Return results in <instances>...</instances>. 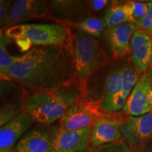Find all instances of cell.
I'll list each match as a JSON object with an SVG mask.
<instances>
[{
    "mask_svg": "<svg viewBox=\"0 0 152 152\" xmlns=\"http://www.w3.org/2000/svg\"><path fill=\"white\" fill-rule=\"evenodd\" d=\"M122 75L123 87V94L125 97L128 99L134 86L139 81V74L137 71L132 66H124L120 68Z\"/></svg>",
    "mask_w": 152,
    "mask_h": 152,
    "instance_id": "cell-21",
    "label": "cell"
},
{
    "mask_svg": "<svg viewBox=\"0 0 152 152\" xmlns=\"http://www.w3.org/2000/svg\"><path fill=\"white\" fill-rule=\"evenodd\" d=\"M149 150H150V151L152 152V141L150 142V144H149Z\"/></svg>",
    "mask_w": 152,
    "mask_h": 152,
    "instance_id": "cell-33",
    "label": "cell"
},
{
    "mask_svg": "<svg viewBox=\"0 0 152 152\" xmlns=\"http://www.w3.org/2000/svg\"><path fill=\"white\" fill-rule=\"evenodd\" d=\"M23 111V99L14 97L0 104V128Z\"/></svg>",
    "mask_w": 152,
    "mask_h": 152,
    "instance_id": "cell-17",
    "label": "cell"
},
{
    "mask_svg": "<svg viewBox=\"0 0 152 152\" xmlns=\"http://www.w3.org/2000/svg\"><path fill=\"white\" fill-rule=\"evenodd\" d=\"M123 78L120 68H113L106 75L103 98L123 92Z\"/></svg>",
    "mask_w": 152,
    "mask_h": 152,
    "instance_id": "cell-19",
    "label": "cell"
},
{
    "mask_svg": "<svg viewBox=\"0 0 152 152\" xmlns=\"http://www.w3.org/2000/svg\"><path fill=\"white\" fill-rule=\"evenodd\" d=\"M5 75L29 92L56 89L75 78L73 45L33 47Z\"/></svg>",
    "mask_w": 152,
    "mask_h": 152,
    "instance_id": "cell-1",
    "label": "cell"
},
{
    "mask_svg": "<svg viewBox=\"0 0 152 152\" xmlns=\"http://www.w3.org/2000/svg\"><path fill=\"white\" fill-rule=\"evenodd\" d=\"M73 52L75 77L87 94L89 80L103 65L105 56L97 38L80 31L73 33Z\"/></svg>",
    "mask_w": 152,
    "mask_h": 152,
    "instance_id": "cell-3",
    "label": "cell"
},
{
    "mask_svg": "<svg viewBox=\"0 0 152 152\" xmlns=\"http://www.w3.org/2000/svg\"><path fill=\"white\" fill-rule=\"evenodd\" d=\"M121 132L123 140L132 147L147 142L152 137V112L123 119Z\"/></svg>",
    "mask_w": 152,
    "mask_h": 152,
    "instance_id": "cell-9",
    "label": "cell"
},
{
    "mask_svg": "<svg viewBox=\"0 0 152 152\" xmlns=\"http://www.w3.org/2000/svg\"><path fill=\"white\" fill-rule=\"evenodd\" d=\"M51 17L64 23H77L84 20L91 9L87 1L76 0H52Z\"/></svg>",
    "mask_w": 152,
    "mask_h": 152,
    "instance_id": "cell-12",
    "label": "cell"
},
{
    "mask_svg": "<svg viewBox=\"0 0 152 152\" xmlns=\"http://www.w3.org/2000/svg\"><path fill=\"white\" fill-rule=\"evenodd\" d=\"M131 61L138 71H147L152 64V42L132 51Z\"/></svg>",
    "mask_w": 152,
    "mask_h": 152,
    "instance_id": "cell-18",
    "label": "cell"
},
{
    "mask_svg": "<svg viewBox=\"0 0 152 152\" xmlns=\"http://www.w3.org/2000/svg\"><path fill=\"white\" fill-rule=\"evenodd\" d=\"M127 99L123 92L113 95L109 97H104L100 102V108L106 113H113L123 109Z\"/></svg>",
    "mask_w": 152,
    "mask_h": 152,
    "instance_id": "cell-22",
    "label": "cell"
},
{
    "mask_svg": "<svg viewBox=\"0 0 152 152\" xmlns=\"http://www.w3.org/2000/svg\"><path fill=\"white\" fill-rule=\"evenodd\" d=\"M109 1L106 0H92L87 1L88 6L91 10L99 11L101 9L105 8L106 6L109 4Z\"/></svg>",
    "mask_w": 152,
    "mask_h": 152,
    "instance_id": "cell-28",
    "label": "cell"
},
{
    "mask_svg": "<svg viewBox=\"0 0 152 152\" xmlns=\"http://www.w3.org/2000/svg\"><path fill=\"white\" fill-rule=\"evenodd\" d=\"M0 152H16L14 150L13 151H9V150H4V149H0Z\"/></svg>",
    "mask_w": 152,
    "mask_h": 152,
    "instance_id": "cell-32",
    "label": "cell"
},
{
    "mask_svg": "<svg viewBox=\"0 0 152 152\" xmlns=\"http://www.w3.org/2000/svg\"><path fill=\"white\" fill-rule=\"evenodd\" d=\"M86 96L75 77L56 89L29 92L23 99V111L34 122L49 126L60 121L73 104Z\"/></svg>",
    "mask_w": 152,
    "mask_h": 152,
    "instance_id": "cell-2",
    "label": "cell"
},
{
    "mask_svg": "<svg viewBox=\"0 0 152 152\" xmlns=\"http://www.w3.org/2000/svg\"><path fill=\"white\" fill-rule=\"evenodd\" d=\"M62 24L74 28L76 31L83 32L96 38L101 37L104 28L106 27L103 19L96 17H87L77 23H64Z\"/></svg>",
    "mask_w": 152,
    "mask_h": 152,
    "instance_id": "cell-16",
    "label": "cell"
},
{
    "mask_svg": "<svg viewBox=\"0 0 152 152\" xmlns=\"http://www.w3.org/2000/svg\"><path fill=\"white\" fill-rule=\"evenodd\" d=\"M115 144L116 143H113V145L102 146V148L98 152H126L124 148Z\"/></svg>",
    "mask_w": 152,
    "mask_h": 152,
    "instance_id": "cell-29",
    "label": "cell"
},
{
    "mask_svg": "<svg viewBox=\"0 0 152 152\" xmlns=\"http://www.w3.org/2000/svg\"><path fill=\"white\" fill-rule=\"evenodd\" d=\"M151 42L152 41L149 34H147L143 30L138 29L134 32L131 37L130 42V51L132 52L134 49L143 47Z\"/></svg>",
    "mask_w": 152,
    "mask_h": 152,
    "instance_id": "cell-24",
    "label": "cell"
},
{
    "mask_svg": "<svg viewBox=\"0 0 152 152\" xmlns=\"http://www.w3.org/2000/svg\"><path fill=\"white\" fill-rule=\"evenodd\" d=\"M4 28H0V40L2 39L4 35Z\"/></svg>",
    "mask_w": 152,
    "mask_h": 152,
    "instance_id": "cell-31",
    "label": "cell"
},
{
    "mask_svg": "<svg viewBox=\"0 0 152 152\" xmlns=\"http://www.w3.org/2000/svg\"><path fill=\"white\" fill-rule=\"evenodd\" d=\"M0 80H8V81H11V79L9 78L7 75H6L5 74H4L3 73H1L0 71Z\"/></svg>",
    "mask_w": 152,
    "mask_h": 152,
    "instance_id": "cell-30",
    "label": "cell"
},
{
    "mask_svg": "<svg viewBox=\"0 0 152 152\" xmlns=\"http://www.w3.org/2000/svg\"><path fill=\"white\" fill-rule=\"evenodd\" d=\"M92 127L79 130H64L54 127L51 152H85L90 144Z\"/></svg>",
    "mask_w": 152,
    "mask_h": 152,
    "instance_id": "cell-8",
    "label": "cell"
},
{
    "mask_svg": "<svg viewBox=\"0 0 152 152\" xmlns=\"http://www.w3.org/2000/svg\"><path fill=\"white\" fill-rule=\"evenodd\" d=\"M101 111L100 102L83 96L70 107L58 125L62 130L69 131L92 127L98 120L106 116Z\"/></svg>",
    "mask_w": 152,
    "mask_h": 152,
    "instance_id": "cell-5",
    "label": "cell"
},
{
    "mask_svg": "<svg viewBox=\"0 0 152 152\" xmlns=\"http://www.w3.org/2000/svg\"><path fill=\"white\" fill-rule=\"evenodd\" d=\"M104 21L108 28H113L125 23H134L131 1L121 3L113 1L104 12Z\"/></svg>",
    "mask_w": 152,
    "mask_h": 152,
    "instance_id": "cell-15",
    "label": "cell"
},
{
    "mask_svg": "<svg viewBox=\"0 0 152 152\" xmlns=\"http://www.w3.org/2000/svg\"><path fill=\"white\" fill-rule=\"evenodd\" d=\"M4 34L11 39L23 37L33 47L73 45V33L69 27L61 23H23L7 28Z\"/></svg>",
    "mask_w": 152,
    "mask_h": 152,
    "instance_id": "cell-4",
    "label": "cell"
},
{
    "mask_svg": "<svg viewBox=\"0 0 152 152\" xmlns=\"http://www.w3.org/2000/svg\"><path fill=\"white\" fill-rule=\"evenodd\" d=\"M139 28L135 24L125 23L106 30V38L115 58H121L130 52L131 37Z\"/></svg>",
    "mask_w": 152,
    "mask_h": 152,
    "instance_id": "cell-14",
    "label": "cell"
},
{
    "mask_svg": "<svg viewBox=\"0 0 152 152\" xmlns=\"http://www.w3.org/2000/svg\"><path fill=\"white\" fill-rule=\"evenodd\" d=\"M152 91V70L147 71L139 80L127 99L123 111L129 116H141L152 111L150 94Z\"/></svg>",
    "mask_w": 152,
    "mask_h": 152,
    "instance_id": "cell-7",
    "label": "cell"
},
{
    "mask_svg": "<svg viewBox=\"0 0 152 152\" xmlns=\"http://www.w3.org/2000/svg\"><path fill=\"white\" fill-rule=\"evenodd\" d=\"M131 4H132V17L134 24L138 26L147 14L148 11V3L131 1Z\"/></svg>",
    "mask_w": 152,
    "mask_h": 152,
    "instance_id": "cell-25",
    "label": "cell"
},
{
    "mask_svg": "<svg viewBox=\"0 0 152 152\" xmlns=\"http://www.w3.org/2000/svg\"><path fill=\"white\" fill-rule=\"evenodd\" d=\"M12 39L7 35H4L0 40V71L4 74L6 73L15 62L18 60V56H13L9 54L7 47L10 45Z\"/></svg>",
    "mask_w": 152,
    "mask_h": 152,
    "instance_id": "cell-20",
    "label": "cell"
},
{
    "mask_svg": "<svg viewBox=\"0 0 152 152\" xmlns=\"http://www.w3.org/2000/svg\"><path fill=\"white\" fill-rule=\"evenodd\" d=\"M12 4V1L0 0V28H4L6 19L8 16Z\"/></svg>",
    "mask_w": 152,
    "mask_h": 152,
    "instance_id": "cell-27",
    "label": "cell"
},
{
    "mask_svg": "<svg viewBox=\"0 0 152 152\" xmlns=\"http://www.w3.org/2000/svg\"><path fill=\"white\" fill-rule=\"evenodd\" d=\"M51 16V6L47 0H16L13 1L4 26L8 28L23 24L28 20L48 18Z\"/></svg>",
    "mask_w": 152,
    "mask_h": 152,
    "instance_id": "cell-6",
    "label": "cell"
},
{
    "mask_svg": "<svg viewBox=\"0 0 152 152\" xmlns=\"http://www.w3.org/2000/svg\"><path fill=\"white\" fill-rule=\"evenodd\" d=\"M20 86L13 81L0 80V102H4L16 97L20 92Z\"/></svg>",
    "mask_w": 152,
    "mask_h": 152,
    "instance_id": "cell-23",
    "label": "cell"
},
{
    "mask_svg": "<svg viewBox=\"0 0 152 152\" xmlns=\"http://www.w3.org/2000/svg\"><path fill=\"white\" fill-rule=\"evenodd\" d=\"M34 121L24 111L0 128V149L13 151Z\"/></svg>",
    "mask_w": 152,
    "mask_h": 152,
    "instance_id": "cell-13",
    "label": "cell"
},
{
    "mask_svg": "<svg viewBox=\"0 0 152 152\" xmlns=\"http://www.w3.org/2000/svg\"><path fill=\"white\" fill-rule=\"evenodd\" d=\"M149 35H152V27H151V30H150V32H149Z\"/></svg>",
    "mask_w": 152,
    "mask_h": 152,
    "instance_id": "cell-34",
    "label": "cell"
},
{
    "mask_svg": "<svg viewBox=\"0 0 152 152\" xmlns=\"http://www.w3.org/2000/svg\"><path fill=\"white\" fill-rule=\"evenodd\" d=\"M54 127L42 126L28 130L19 140L16 152H51Z\"/></svg>",
    "mask_w": 152,
    "mask_h": 152,
    "instance_id": "cell-11",
    "label": "cell"
},
{
    "mask_svg": "<svg viewBox=\"0 0 152 152\" xmlns=\"http://www.w3.org/2000/svg\"><path fill=\"white\" fill-rule=\"evenodd\" d=\"M151 67H152V64H151Z\"/></svg>",
    "mask_w": 152,
    "mask_h": 152,
    "instance_id": "cell-35",
    "label": "cell"
},
{
    "mask_svg": "<svg viewBox=\"0 0 152 152\" xmlns=\"http://www.w3.org/2000/svg\"><path fill=\"white\" fill-rule=\"evenodd\" d=\"M121 121L109 115L98 120L92 127L90 144L93 147H99L121 142Z\"/></svg>",
    "mask_w": 152,
    "mask_h": 152,
    "instance_id": "cell-10",
    "label": "cell"
},
{
    "mask_svg": "<svg viewBox=\"0 0 152 152\" xmlns=\"http://www.w3.org/2000/svg\"><path fill=\"white\" fill-rule=\"evenodd\" d=\"M139 29L149 34L152 27V1L148 2V11L145 17L137 26Z\"/></svg>",
    "mask_w": 152,
    "mask_h": 152,
    "instance_id": "cell-26",
    "label": "cell"
}]
</instances>
